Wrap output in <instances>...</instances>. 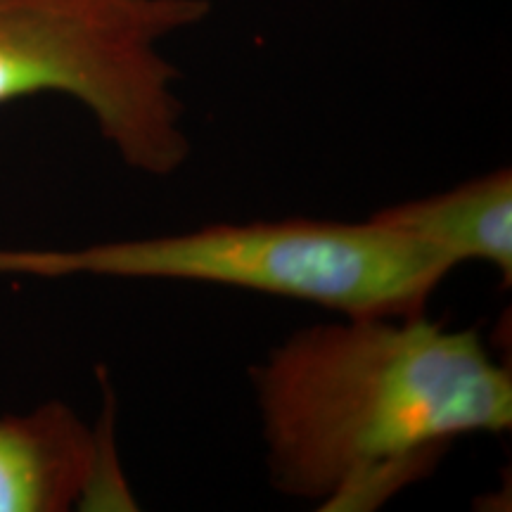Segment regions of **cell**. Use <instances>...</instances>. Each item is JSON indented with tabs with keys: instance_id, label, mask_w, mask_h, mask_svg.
I'll list each match as a JSON object with an SVG mask.
<instances>
[{
	"instance_id": "277c9868",
	"label": "cell",
	"mask_w": 512,
	"mask_h": 512,
	"mask_svg": "<svg viewBox=\"0 0 512 512\" xmlns=\"http://www.w3.org/2000/svg\"><path fill=\"white\" fill-rule=\"evenodd\" d=\"M110 446L64 403L0 418V512H64L121 501Z\"/></svg>"
},
{
	"instance_id": "3957f363",
	"label": "cell",
	"mask_w": 512,
	"mask_h": 512,
	"mask_svg": "<svg viewBox=\"0 0 512 512\" xmlns=\"http://www.w3.org/2000/svg\"><path fill=\"white\" fill-rule=\"evenodd\" d=\"M209 12V0H0V105L67 95L126 166L176 174L190 138L178 69L157 46Z\"/></svg>"
},
{
	"instance_id": "5b68a950",
	"label": "cell",
	"mask_w": 512,
	"mask_h": 512,
	"mask_svg": "<svg viewBox=\"0 0 512 512\" xmlns=\"http://www.w3.org/2000/svg\"><path fill=\"white\" fill-rule=\"evenodd\" d=\"M384 226L430 249L448 266L489 264L512 278V174L498 169L441 195L394 204L373 214Z\"/></svg>"
},
{
	"instance_id": "6da1fadb",
	"label": "cell",
	"mask_w": 512,
	"mask_h": 512,
	"mask_svg": "<svg viewBox=\"0 0 512 512\" xmlns=\"http://www.w3.org/2000/svg\"><path fill=\"white\" fill-rule=\"evenodd\" d=\"M252 377L273 486L320 510H373L456 439L512 427L510 370L425 313L299 330Z\"/></svg>"
},
{
	"instance_id": "7a4b0ae2",
	"label": "cell",
	"mask_w": 512,
	"mask_h": 512,
	"mask_svg": "<svg viewBox=\"0 0 512 512\" xmlns=\"http://www.w3.org/2000/svg\"><path fill=\"white\" fill-rule=\"evenodd\" d=\"M453 268L370 216L214 223L81 249H0V275L181 280L325 306L344 318L425 313Z\"/></svg>"
}]
</instances>
